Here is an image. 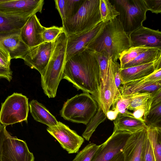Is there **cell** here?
<instances>
[{"label": "cell", "mask_w": 161, "mask_h": 161, "mask_svg": "<svg viewBox=\"0 0 161 161\" xmlns=\"http://www.w3.org/2000/svg\"><path fill=\"white\" fill-rule=\"evenodd\" d=\"M45 28L41 24L36 14H34L29 18L20 30V36L30 48L34 47L44 42L42 34Z\"/></svg>", "instance_id": "16"}, {"label": "cell", "mask_w": 161, "mask_h": 161, "mask_svg": "<svg viewBox=\"0 0 161 161\" xmlns=\"http://www.w3.org/2000/svg\"><path fill=\"white\" fill-rule=\"evenodd\" d=\"M130 47L128 35L125 31L121 23L117 18L103 23L87 48L96 53H105L115 62L121 53Z\"/></svg>", "instance_id": "2"}, {"label": "cell", "mask_w": 161, "mask_h": 161, "mask_svg": "<svg viewBox=\"0 0 161 161\" xmlns=\"http://www.w3.org/2000/svg\"><path fill=\"white\" fill-rule=\"evenodd\" d=\"M131 133L114 130L112 135L99 147L91 161H108L123 149Z\"/></svg>", "instance_id": "11"}, {"label": "cell", "mask_w": 161, "mask_h": 161, "mask_svg": "<svg viewBox=\"0 0 161 161\" xmlns=\"http://www.w3.org/2000/svg\"><path fill=\"white\" fill-rule=\"evenodd\" d=\"M133 94L122 95L120 94L113 102L112 110H116L119 113L123 115L133 116L132 113L128 111Z\"/></svg>", "instance_id": "30"}, {"label": "cell", "mask_w": 161, "mask_h": 161, "mask_svg": "<svg viewBox=\"0 0 161 161\" xmlns=\"http://www.w3.org/2000/svg\"><path fill=\"white\" fill-rule=\"evenodd\" d=\"M29 111L28 98L21 93H14L2 103L0 122L6 126L23 121L27 122Z\"/></svg>", "instance_id": "7"}, {"label": "cell", "mask_w": 161, "mask_h": 161, "mask_svg": "<svg viewBox=\"0 0 161 161\" xmlns=\"http://www.w3.org/2000/svg\"><path fill=\"white\" fill-rule=\"evenodd\" d=\"M56 8L58 10L62 19V22L65 21L64 5L65 0H54Z\"/></svg>", "instance_id": "43"}, {"label": "cell", "mask_w": 161, "mask_h": 161, "mask_svg": "<svg viewBox=\"0 0 161 161\" xmlns=\"http://www.w3.org/2000/svg\"><path fill=\"white\" fill-rule=\"evenodd\" d=\"M160 57L161 49L155 48H149L141 53L134 59L125 64L122 69L153 62Z\"/></svg>", "instance_id": "25"}, {"label": "cell", "mask_w": 161, "mask_h": 161, "mask_svg": "<svg viewBox=\"0 0 161 161\" xmlns=\"http://www.w3.org/2000/svg\"><path fill=\"white\" fill-rule=\"evenodd\" d=\"M98 109V104L89 93L83 92L65 102L60 111L64 119L87 125Z\"/></svg>", "instance_id": "4"}, {"label": "cell", "mask_w": 161, "mask_h": 161, "mask_svg": "<svg viewBox=\"0 0 161 161\" xmlns=\"http://www.w3.org/2000/svg\"><path fill=\"white\" fill-rule=\"evenodd\" d=\"M6 127V126L0 124V161H2L3 143L8 133Z\"/></svg>", "instance_id": "41"}, {"label": "cell", "mask_w": 161, "mask_h": 161, "mask_svg": "<svg viewBox=\"0 0 161 161\" xmlns=\"http://www.w3.org/2000/svg\"><path fill=\"white\" fill-rule=\"evenodd\" d=\"M20 30L0 33V42L9 52L11 59H22L30 48L22 40Z\"/></svg>", "instance_id": "17"}, {"label": "cell", "mask_w": 161, "mask_h": 161, "mask_svg": "<svg viewBox=\"0 0 161 161\" xmlns=\"http://www.w3.org/2000/svg\"><path fill=\"white\" fill-rule=\"evenodd\" d=\"M118 113V111L116 110H109L106 113V118L110 120H114L116 118Z\"/></svg>", "instance_id": "45"}, {"label": "cell", "mask_w": 161, "mask_h": 161, "mask_svg": "<svg viewBox=\"0 0 161 161\" xmlns=\"http://www.w3.org/2000/svg\"><path fill=\"white\" fill-rule=\"evenodd\" d=\"M28 18L0 14V33L20 30Z\"/></svg>", "instance_id": "23"}, {"label": "cell", "mask_w": 161, "mask_h": 161, "mask_svg": "<svg viewBox=\"0 0 161 161\" xmlns=\"http://www.w3.org/2000/svg\"><path fill=\"white\" fill-rule=\"evenodd\" d=\"M34 159L25 142L8 133L3 143L2 161H34Z\"/></svg>", "instance_id": "12"}, {"label": "cell", "mask_w": 161, "mask_h": 161, "mask_svg": "<svg viewBox=\"0 0 161 161\" xmlns=\"http://www.w3.org/2000/svg\"><path fill=\"white\" fill-rule=\"evenodd\" d=\"M136 80L142 82H153L161 80V68L156 70L147 76Z\"/></svg>", "instance_id": "40"}, {"label": "cell", "mask_w": 161, "mask_h": 161, "mask_svg": "<svg viewBox=\"0 0 161 161\" xmlns=\"http://www.w3.org/2000/svg\"><path fill=\"white\" fill-rule=\"evenodd\" d=\"M147 131L155 161H161V127L148 126Z\"/></svg>", "instance_id": "26"}, {"label": "cell", "mask_w": 161, "mask_h": 161, "mask_svg": "<svg viewBox=\"0 0 161 161\" xmlns=\"http://www.w3.org/2000/svg\"><path fill=\"white\" fill-rule=\"evenodd\" d=\"M112 62L111 58H109L105 80L103 83L100 82L96 100L98 107L101 109L106 115L114 101L120 94L115 83Z\"/></svg>", "instance_id": "9"}, {"label": "cell", "mask_w": 161, "mask_h": 161, "mask_svg": "<svg viewBox=\"0 0 161 161\" xmlns=\"http://www.w3.org/2000/svg\"><path fill=\"white\" fill-rule=\"evenodd\" d=\"M112 66L115 83L117 87L119 89L122 85L120 73V65L118 63L113 61Z\"/></svg>", "instance_id": "39"}, {"label": "cell", "mask_w": 161, "mask_h": 161, "mask_svg": "<svg viewBox=\"0 0 161 161\" xmlns=\"http://www.w3.org/2000/svg\"><path fill=\"white\" fill-rule=\"evenodd\" d=\"M161 68V57L149 63L120 69L122 85L147 76Z\"/></svg>", "instance_id": "19"}, {"label": "cell", "mask_w": 161, "mask_h": 161, "mask_svg": "<svg viewBox=\"0 0 161 161\" xmlns=\"http://www.w3.org/2000/svg\"><path fill=\"white\" fill-rule=\"evenodd\" d=\"M67 35L64 31L52 42L50 57L43 74L41 84L45 94L49 98L56 95L58 87L62 79L66 62Z\"/></svg>", "instance_id": "3"}, {"label": "cell", "mask_w": 161, "mask_h": 161, "mask_svg": "<svg viewBox=\"0 0 161 161\" xmlns=\"http://www.w3.org/2000/svg\"><path fill=\"white\" fill-rule=\"evenodd\" d=\"M99 147L93 143L88 144L77 153L73 161H91Z\"/></svg>", "instance_id": "33"}, {"label": "cell", "mask_w": 161, "mask_h": 161, "mask_svg": "<svg viewBox=\"0 0 161 161\" xmlns=\"http://www.w3.org/2000/svg\"><path fill=\"white\" fill-rule=\"evenodd\" d=\"M64 31L63 27L53 26L45 28L42 36L44 42H53L58 36Z\"/></svg>", "instance_id": "35"}, {"label": "cell", "mask_w": 161, "mask_h": 161, "mask_svg": "<svg viewBox=\"0 0 161 161\" xmlns=\"http://www.w3.org/2000/svg\"><path fill=\"white\" fill-rule=\"evenodd\" d=\"M9 52L0 42V77L10 82L13 78Z\"/></svg>", "instance_id": "27"}, {"label": "cell", "mask_w": 161, "mask_h": 161, "mask_svg": "<svg viewBox=\"0 0 161 161\" xmlns=\"http://www.w3.org/2000/svg\"><path fill=\"white\" fill-rule=\"evenodd\" d=\"M131 47L145 46L161 50V32L143 26L130 33Z\"/></svg>", "instance_id": "15"}, {"label": "cell", "mask_w": 161, "mask_h": 161, "mask_svg": "<svg viewBox=\"0 0 161 161\" xmlns=\"http://www.w3.org/2000/svg\"><path fill=\"white\" fill-rule=\"evenodd\" d=\"M147 129L131 134L122 150L124 161H141L142 147L147 136Z\"/></svg>", "instance_id": "18"}, {"label": "cell", "mask_w": 161, "mask_h": 161, "mask_svg": "<svg viewBox=\"0 0 161 161\" xmlns=\"http://www.w3.org/2000/svg\"><path fill=\"white\" fill-rule=\"evenodd\" d=\"M2 79H3L2 78H1V77H0V80Z\"/></svg>", "instance_id": "47"}, {"label": "cell", "mask_w": 161, "mask_h": 161, "mask_svg": "<svg viewBox=\"0 0 161 161\" xmlns=\"http://www.w3.org/2000/svg\"><path fill=\"white\" fill-rule=\"evenodd\" d=\"M114 130L125 131L131 134L148 128L145 122L133 116L125 115L119 113L114 120Z\"/></svg>", "instance_id": "21"}, {"label": "cell", "mask_w": 161, "mask_h": 161, "mask_svg": "<svg viewBox=\"0 0 161 161\" xmlns=\"http://www.w3.org/2000/svg\"><path fill=\"white\" fill-rule=\"evenodd\" d=\"M84 1V0H65L64 5L65 21L73 17L77 13Z\"/></svg>", "instance_id": "34"}, {"label": "cell", "mask_w": 161, "mask_h": 161, "mask_svg": "<svg viewBox=\"0 0 161 161\" xmlns=\"http://www.w3.org/2000/svg\"></svg>", "instance_id": "48"}, {"label": "cell", "mask_w": 161, "mask_h": 161, "mask_svg": "<svg viewBox=\"0 0 161 161\" xmlns=\"http://www.w3.org/2000/svg\"><path fill=\"white\" fill-rule=\"evenodd\" d=\"M52 42H43L31 48L22 59L31 69L37 70L42 75L47 68L51 53Z\"/></svg>", "instance_id": "13"}, {"label": "cell", "mask_w": 161, "mask_h": 161, "mask_svg": "<svg viewBox=\"0 0 161 161\" xmlns=\"http://www.w3.org/2000/svg\"><path fill=\"white\" fill-rule=\"evenodd\" d=\"M120 14L117 17L128 34L142 26L148 11L143 0L110 1Z\"/></svg>", "instance_id": "6"}, {"label": "cell", "mask_w": 161, "mask_h": 161, "mask_svg": "<svg viewBox=\"0 0 161 161\" xmlns=\"http://www.w3.org/2000/svg\"><path fill=\"white\" fill-rule=\"evenodd\" d=\"M108 161H124L122 151L118 153Z\"/></svg>", "instance_id": "46"}, {"label": "cell", "mask_w": 161, "mask_h": 161, "mask_svg": "<svg viewBox=\"0 0 161 161\" xmlns=\"http://www.w3.org/2000/svg\"><path fill=\"white\" fill-rule=\"evenodd\" d=\"M148 10L156 14L161 12V0H143Z\"/></svg>", "instance_id": "38"}, {"label": "cell", "mask_w": 161, "mask_h": 161, "mask_svg": "<svg viewBox=\"0 0 161 161\" xmlns=\"http://www.w3.org/2000/svg\"><path fill=\"white\" fill-rule=\"evenodd\" d=\"M99 3L100 0H84L77 13L62 22L67 35L88 31L101 22Z\"/></svg>", "instance_id": "5"}, {"label": "cell", "mask_w": 161, "mask_h": 161, "mask_svg": "<svg viewBox=\"0 0 161 161\" xmlns=\"http://www.w3.org/2000/svg\"><path fill=\"white\" fill-rule=\"evenodd\" d=\"M133 117L135 118L145 122L143 119L144 111L142 108H139L133 111L132 113Z\"/></svg>", "instance_id": "44"}, {"label": "cell", "mask_w": 161, "mask_h": 161, "mask_svg": "<svg viewBox=\"0 0 161 161\" xmlns=\"http://www.w3.org/2000/svg\"><path fill=\"white\" fill-rule=\"evenodd\" d=\"M161 103L151 108L145 122L148 126L161 127Z\"/></svg>", "instance_id": "32"}, {"label": "cell", "mask_w": 161, "mask_h": 161, "mask_svg": "<svg viewBox=\"0 0 161 161\" xmlns=\"http://www.w3.org/2000/svg\"><path fill=\"white\" fill-rule=\"evenodd\" d=\"M47 130L69 154L77 152L84 141L75 131L60 121L56 125L48 127Z\"/></svg>", "instance_id": "10"}, {"label": "cell", "mask_w": 161, "mask_h": 161, "mask_svg": "<svg viewBox=\"0 0 161 161\" xmlns=\"http://www.w3.org/2000/svg\"><path fill=\"white\" fill-rule=\"evenodd\" d=\"M97 56L99 65L101 82L103 83L107 72L108 60L109 58L108 55L104 52H96Z\"/></svg>", "instance_id": "36"}, {"label": "cell", "mask_w": 161, "mask_h": 161, "mask_svg": "<svg viewBox=\"0 0 161 161\" xmlns=\"http://www.w3.org/2000/svg\"><path fill=\"white\" fill-rule=\"evenodd\" d=\"M141 161H155L152 146L147 137V134L143 145Z\"/></svg>", "instance_id": "37"}, {"label": "cell", "mask_w": 161, "mask_h": 161, "mask_svg": "<svg viewBox=\"0 0 161 161\" xmlns=\"http://www.w3.org/2000/svg\"><path fill=\"white\" fill-rule=\"evenodd\" d=\"M151 97V108L161 103V88L152 93Z\"/></svg>", "instance_id": "42"}, {"label": "cell", "mask_w": 161, "mask_h": 161, "mask_svg": "<svg viewBox=\"0 0 161 161\" xmlns=\"http://www.w3.org/2000/svg\"><path fill=\"white\" fill-rule=\"evenodd\" d=\"M103 24L102 21L92 29L86 32L77 34L67 35L66 61L87 48L89 43L97 35Z\"/></svg>", "instance_id": "14"}, {"label": "cell", "mask_w": 161, "mask_h": 161, "mask_svg": "<svg viewBox=\"0 0 161 161\" xmlns=\"http://www.w3.org/2000/svg\"><path fill=\"white\" fill-rule=\"evenodd\" d=\"M161 88V80L153 82H142L138 80L122 85L119 89L122 95L135 93H151Z\"/></svg>", "instance_id": "20"}, {"label": "cell", "mask_w": 161, "mask_h": 161, "mask_svg": "<svg viewBox=\"0 0 161 161\" xmlns=\"http://www.w3.org/2000/svg\"><path fill=\"white\" fill-rule=\"evenodd\" d=\"M43 0H0V14L29 18L42 13Z\"/></svg>", "instance_id": "8"}, {"label": "cell", "mask_w": 161, "mask_h": 161, "mask_svg": "<svg viewBox=\"0 0 161 161\" xmlns=\"http://www.w3.org/2000/svg\"><path fill=\"white\" fill-rule=\"evenodd\" d=\"M133 94V96L128 110L134 111L142 108L144 111V120L148 114L152 103L151 93H136Z\"/></svg>", "instance_id": "24"}, {"label": "cell", "mask_w": 161, "mask_h": 161, "mask_svg": "<svg viewBox=\"0 0 161 161\" xmlns=\"http://www.w3.org/2000/svg\"><path fill=\"white\" fill-rule=\"evenodd\" d=\"M99 10L101 20L103 23L114 19L120 14L108 0H100Z\"/></svg>", "instance_id": "28"}, {"label": "cell", "mask_w": 161, "mask_h": 161, "mask_svg": "<svg viewBox=\"0 0 161 161\" xmlns=\"http://www.w3.org/2000/svg\"><path fill=\"white\" fill-rule=\"evenodd\" d=\"M30 112L36 121L47 125L48 127L57 125L58 121L55 117L42 104L33 99L29 103Z\"/></svg>", "instance_id": "22"}, {"label": "cell", "mask_w": 161, "mask_h": 161, "mask_svg": "<svg viewBox=\"0 0 161 161\" xmlns=\"http://www.w3.org/2000/svg\"><path fill=\"white\" fill-rule=\"evenodd\" d=\"M150 47L145 46L131 47L123 51L120 54L119 59L120 68L122 69L126 64L131 61L141 53Z\"/></svg>", "instance_id": "31"}, {"label": "cell", "mask_w": 161, "mask_h": 161, "mask_svg": "<svg viewBox=\"0 0 161 161\" xmlns=\"http://www.w3.org/2000/svg\"><path fill=\"white\" fill-rule=\"evenodd\" d=\"M78 90L92 94L96 100L101 82L96 53L87 48L66 61L62 77Z\"/></svg>", "instance_id": "1"}, {"label": "cell", "mask_w": 161, "mask_h": 161, "mask_svg": "<svg viewBox=\"0 0 161 161\" xmlns=\"http://www.w3.org/2000/svg\"><path fill=\"white\" fill-rule=\"evenodd\" d=\"M106 118V115L101 109L98 107L96 114L87 125L86 128L82 134L83 138L89 141L97 127L100 124L103 122Z\"/></svg>", "instance_id": "29"}]
</instances>
